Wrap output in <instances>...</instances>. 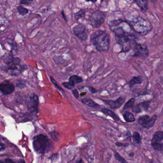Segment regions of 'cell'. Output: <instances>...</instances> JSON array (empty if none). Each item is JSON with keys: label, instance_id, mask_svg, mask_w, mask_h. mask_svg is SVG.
I'll use <instances>...</instances> for the list:
<instances>
[{"label": "cell", "instance_id": "cell-14", "mask_svg": "<svg viewBox=\"0 0 163 163\" xmlns=\"http://www.w3.org/2000/svg\"><path fill=\"white\" fill-rule=\"evenodd\" d=\"M82 102L86 106H88L91 108H97L100 107L98 103L95 102L94 101L89 98H84L81 100Z\"/></svg>", "mask_w": 163, "mask_h": 163}, {"label": "cell", "instance_id": "cell-9", "mask_svg": "<svg viewBox=\"0 0 163 163\" xmlns=\"http://www.w3.org/2000/svg\"><path fill=\"white\" fill-rule=\"evenodd\" d=\"M125 98L119 97L115 101L103 100V102L108 106L111 108L118 109L124 103Z\"/></svg>", "mask_w": 163, "mask_h": 163}, {"label": "cell", "instance_id": "cell-2", "mask_svg": "<svg viewBox=\"0 0 163 163\" xmlns=\"http://www.w3.org/2000/svg\"><path fill=\"white\" fill-rule=\"evenodd\" d=\"M128 23L134 31L142 35L147 34L153 29L151 24L140 16H136Z\"/></svg>", "mask_w": 163, "mask_h": 163}, {"label": "cell", "instance_id": "cell-23", "mask_svg": "<svg viewBox=\"0 0 163 163\" xmlns=\"http://www.w3.org/2000/svg\"><path fill=\"white\" fill-rule=\"evenodd\" d=\"M17 9L19 14H21V15H23V16H24L28 13V9L27 8H24V7H23V6H21V5L18 6L17 7Z\"/></svg>", "mask_w": 163, "mask_h": 163}, {"label": "cell", "instance_id": "cell-37", "mask_svg": "<svg viewBox=\"0 0 163 163\" xmlns=\"http://www.w3.org/2000/svg\"><path fill=\"white\" fill-rule=\"evenodd\" d=\"M134 153L133 152L130 153L129 154V156H134Z\"/></svg>", "mask_w": 163, "mask_h": 163}, {"label": "cell", "instance_id": "cell-5", "mask_svg": "<svg viewBox=\"0 0 163 163\" xmlns=\"http://www.w3.org/2000/svg\"><path fill=\"white\" fill-rule=\"evenodd\" d=\"M134 51V57L139 58L141 59H146L149 55V51L147 46L145 44H138L136 43L133 48Z\"/></svg>", "mask_w": 163, "mask_h": 163}, {"label": "cell", "instance_id": "cell-16", "mask_svg": "<svg viewBox=\"0 0 163 163\" xmlns=\"http://www.w3.org/2000/svg\"><path fill=\"white\" fill-rule=\"evenodd\" d=\"M82 82H83L82 78L76 75L71 76L69 79V82L73 86H75V84L81 83Z\"/></svg>", "mask_w": 163, "mask_h": 163}, {"label": "cell", "instance_id": "cell-41", "mask_svg": "<svg viewBox=\"0 0 163 163\" xmlns=\"http://www.w3.org/2000/svg\"></svg>", "mask_w": 163, "mask_h": 163}, {"label": "cell", "instance_id": "cell-10", "mask_svg": "<svg viewBox=\"0 0 163 163\" xmlns=\"http://www.w3.org/2000/svg\"><path fill=\"white\" fill-rule=\"evenodd\" d=\"M150 107V102L144 101L138 103L133 108L132 111L135 113H140L142 112L147 111Z\"/></svg>", "mask_w": 163, "mask_h": 163}, {"label": "cell", "instance_id": "cell-22", "mask_svg": "<svg viewBox=\"0 0 163 163\" xmlns=\"http://www.w3.org/2000/svg\"><path fill=\"white\" fill-rule=\"evenodd\" d=\"M114 152V155L116 160L118 161L121 163H129L124 158L122 157L116 151H113Z\"/></svg>", "mask_w": 163, "mask_h": 163}, {"label": "cell", "instance_id": "cell-38", "mask_svg": "<svg viewBox=\"0 0 163 163\" xmlns=\"http://www.w3.org/2000/svg\"><path fill=\"white\" fill-rule=\"evenodd\" d=\"M87 94V93L86 92H82V93H81V94H80V96H85V95Z\"/></svg>", "mask_w": 163, "mask_h": 163}, {"label": "cell", "instance_id": "cell-31", "mask_svg": "<svg viewBox=\"0 0 163 163\" xmlns=\"http://www.w3.org/2000/svg\"><path fill=\"white\" fill-rule=\"evenodd\" d=\"M72 92H73V95L75 96V97L76 99H78L79 97V95L78 91L77 89H74L72 90Z\"/></svg>", "mask_w": 163, "mask_h": 163}, {"label": "cell", "instance_id": "cell-34", "mask_svg": "<svg viewBox=\"0 0 163 163\" xmlns=\"http://www.w3.org/2000/svg\"><path fill=\"white\" fill-rule=\"evenodd\" d=\"M4 149L3 145L0 143V151H3Z\"/></svg>", "mask_w": 163, "mask_h": 163}, {"label": "cell", "instance_id": "cell-30", "mask_svg": "<svg viewBox=\"0 0 163 163\" xmlns=\"http://www.w3.org/2000/svg\"><path fill=\"white\" fill-rule=\"evenodd\" d=\"M0 163H15L13 160L10 159H6L4 160H1Z\"/></svg>", "mask_w": 163, "mask_h": 163}, {"label": "cell", "instance_id": "cell-26", "mask_svg": "<svg viewBox=\"0 0 163 163\" xmlns=\"http://www.w3.org/2000/svg\"><path fill=\"white\" fill-rule=\"evenodd\" d=\"M50 79H51V82H52V83H53V84H54V85H55V87H56L58 89H59V90L61 91L64 92V90L62 89V88L60 87H59V86L57 85V84L56 83V81L54 79V78H53V77L50 76Z\"/></svg>", "mask_w": 163, "mask_h": 163}, {"label": "cell", "instance_id": "cell-28", "mask_svg": "<svg viewBox=\"0 0 163 163\" xmlns=\"http://www.w3.org/2000/svg\"><path fill=\"white\" fill-rule=\"evenodd\" d=\"M62 85L65 88L69 90L72 89L74 87V86H75L70 84L69 82H64L62 84Z\"/></svg>", "mask_w": 163, "mask_h": 163}, {"label": "cell", "instance_id": "cell-3", "mask_svg": "<svg viewBox=\"0 0 163 163\" xmlns=\"http://www.w3.org/2000/svg\"><path fill=\"white\" fill-rule=\"evenodd\" d=\"M52 143L47 136L45 134H40L36 135L33 140V147L36 153L40 154L47 153L51 148Z\"/></svg>", "mask_w": 163, "mask_h": 163}, {"label": "cell", "instance_id": "cell-15", "mask_svg": "<svg viewBox=\"0 0 163 163\" xmlns=\"http://www.w3.org/2000/svg\"><path fill=\"white\" fill-rule=\"evenodd\" d=\"M143 82L142 77L141 76L134 77L129 82L130 87L134 86L135 85H140Z\"/></svg>", "mask_w": 163, "mask_h": 163}, {"label": "cell", "instance_id": "cell-25", "mask_svg": "<svg viewBox=\"0 0 163 163\" xmlns=\"http://www.w3.org/2000/svg\"><path fill=\"white\" fill-rule=\"evenodd\" d=\"M50 134H51V137L55 141H58L59 140V138H60V135L57 132L55 131H53Z\"/></svg>", "mask_w": 163, "mask_h": 163}, {"label": "cell", "instance_id": "cell-17", "mask_svg": "<svg viewBox=\"0 0 163 163\" xmlns=\"http://www.w3.org/2000/svg\"><path fill=\"white\" fill-rule=\"evenodd\" d=\"M101 111L104 114H107V115L110 116L111 118H112L114 120L116 121L120 120V118L118 116L116 115L111 110L104 108Z\"/></svg>", "mask_w": 163, "mask_h": 163}, {"label": "cell", "instance_id": "cell-32", "mask_svg": "<svg viewBox=\"0 0 163 163\" xmlns=\"http://www.w3.org/2000/svg\"><path fill=\"white\" fill-rule=\"evenodd\" d=\"M88 89L89 91L91 92H92V94H95L97 92V90L95 89L94 88L92 87H89Z\"/></svg>", "mask_w": 163, "mask_h": 163}, {"label": "cell", "instance_id": "cell-39", "mask_svg": "<svg viewBox=\"0 0 163 163\" xmlns=\"http://www.w3.org/2000/svg\"><path fill=\"white\" fill-rule=\"evenodd\" d=\"M19 163H25V162L24 161H23V160H20V161L18 162Z\"/></svg>", "mask_w": 163, "mask_h": 163}, {"label": "cell", "instance_id": "cell-7", "mask_svg": "<svg viewBox=\"0 0 163 163\" xmlns=\"http://www.w3.org/2000/svg\"><path fill=\"white\" fill-rule=\"evenodd\" d=\"M73 33L75 36L82 40L87 41L88 37V32L86 26L83 24H78L73 28Z\"/></svg>", "mask_w": 163, "mask_h": 163}, {"label": "cell", "instance_id": "cell-27", "mask_svg": "<svg viewBox=\"0 0 163 163\" xmlns=\"http://www.w3.org/2000/svg\"><path fill=\"white\" fill-rule=\"evenodd\" d=\"M33 0H20V4H25V5H30L33 2Z\"/></svg>", "mask_w": 163, "mask_h": 163}, {"label": "cell", "instance_id": "cell-6", "mask_svg": "<svg viewBox=\"0 0 163 163\" xmlns=\"http://www.w3.org/2000/svg\"><path fill=\"white\" fill-rule=\"evenodd\" d=\"M157 119V116L154 115L152 118L148 115H144L138 118V122L145 129H149L153 127Z\"/></svg>", "mask_w": 163, "mask_h": 163}, {"label": "cell", "instance_id": "cell-36", "mask_svg": "<svg viewBox=\"0 0 163 163\" xmlns=\"http://www.w3.org/2000/svg\"><path fill=\"white\" fill-rule=\"evenodd\" d=\"M76 163H84V162H83V160L82 159H80L78 161H77Z\"/></svg>", "mask_w": 163, "mask_h": 163}, {"label": "cell", "instance_id": "cell-20", "mask_svg": "<svg viewBox=\"0 0 163 163\" xmlns=\"http://www.w3.org/2000/svg\"><path fill=\"white\" fill-rule=\"evenodd\" d=\"M133 141L134 143L136 144H140L141 143V137L140 134H139L138 132L134 133L132 136Z\"/></svg>", "mask_w": 163, "mask_h": 163}, {"label": "cell", "instance_id": "cell-29", "mask_svg": "<svg viewBox=\"0 0 163 163\" xmlns=\"http://www.w3.org/2000/svg\"><path fill=\"white\" fill-rule=\"evenodd\" d=\"M115 145L116 146H118V147H127V146H129V144L128 143H123L119 142L115 143Z\"/></svg>", "mask_w": 163, "mask_h": 163}, {"label": "cell", "instance_id": "cell-19", "mask_svg": "<svg viewBox=\"0 0 163 163\" xmlns=\"http://www.w3.org/2000/svg\"><path fill=\"white\" fill-rule=\"evenodd\" d=\"M85 16H86V11L84 9H81L74 14L75 20L77 21L82 18H84Z\"/></svg>", "mask_w": 163, "mask_h": 163}, {"label": "cell", "instance_id": "cell-21", "mask_svg": "<svg viewBox=\"0 0 163 163\" xmlns=\"http://www.w3.org/2000/svg\"><path fill=\"white\" fill-rule=\"evenodd\" d=\"M134 103H135V99L134 98H132L125 103L124 107V109H129L132 108L133 107Z\"/></svg>", "mask_w": 163, "mask_h": 163}, {"label": "cell", "instance_id": "cell-13", "mask_svg": "<svg viewBox=\"0 0 163 163\" xmlns=\"http://www.w3.org/2000/svg\"><path fill=\"white\" fill-rule=\"evenodd\" d=\"M133 1L142 11H146L148 10V3L147 0H133Z\"/></svg>", "mask_w": 163, "mask_h": 163}, {"label": "cell", "instance_id": "cell-1", "mask_svg": "<svg viewBox=\"0 0 163 163\" xmlns=\"http://www.w3.org/2000/svg\"><path fill=\"white\" fill-rule=\"evenodd\" d=\"M91 42L98 51L107 52L110 43L109 35L106 31L99 30L91 35Z\"/></svg>", "mask_w": 163, "mask_h": 163}, {"label": "cell", "instance_id": "cell-18", "mask_svg": "<svg viewBox=\"0 0 163 163\" xmlns=\"http://www.w3.org/2000/svg\"><path fill=\"white\" fill-rule=\"evenodd\" d=\"M123 118L124 120L127 122L132 123L135 121V119L134 115L130 112L126 111L123 114Z\"/></svg>", "mask_w": 163, "mask_h": 163}, {"label": "cell", "instance_id": "cell-4", "mask_svg": "<svg viewBox=\"0 0 163 163\" xmlns=\"http://www.w3.org/2000/svg\"><path fill=\"white\" fill-rule=\"evenodd\" d=\"M106 19V13L101 11H95L90 15L88 19L89 24L93 28H98L103 24Z\"/></svg>", "mask_w": 163, "mask_h": 163}, {"label": "cell", "instance_id": "cell-24", "mask_svg": "<svg viewBox=\"0 0 163 163\" xmlns=\"http://www.w3.org/2000/svg\"><path fill=\"white\" fill-rule=\"evenodd\" d=\"M152 146L153 147L154 150L163 152V142L157 144L153 145H152Z\"/></svg>", "mask_w": 163, "mask_h": 163}, {"label": "cell", "instance_id": "cell-40", "mask_svg": "<svg viewBox=\"0 0 163 163\" xmlns=\"http://www.w3.org/2000/svg\"><path fill=\"white\" fill-rule=\"evenodd\" d=\"M149 163H154V161H153V160H151V161L149 162Z\"/></svg>", "mask_w": 163, "mask_h": 163}, {"label": "cell", "instance_id": "cell-8", "mask_svg": "<svg viewBox=\"0 0 163 163\" xmlns=\"http://www.w3.org/2000/svg\"><path fill=\"white\" fill-rule=\"evenodd\" d=\"M38 106H39V100L37 96L33 95L30 97L28 102V108L33 112L38 113Z\"/></svg>", "mask_w": 163, "mask_h": 163}, {"label": "cell", "instance_id": "cell-12", "mask_svg": "<svg viewBox=\"0 0 163 163\" xmlns=\"http://www.w3.org/2000/svg\"><path fill=\"white\" fill-rule=\"evenodd\" d=\"M163 140V132L162 131H158L154 134L151 140V145L160 143Z\"/></svg>", "mask_w": 163, "mask_h": 163}, {"label": "cell", "instance_id": "cell-35", "mask_svg": "<svg viewBox=\"0 0 163 163\" xmlns=\"http://www.w3.org/2000/svg\"><path fill=\"white\" fill-rule=\"evenodd\" d=\"M88 2H91L92 3H95L97 1V0H87ZM101 1H103V0H101Z\"/></svg>", "mask_w": 163, "mask_h": 163}, {"label": "cell", "instance_id": "cell-33", "mask_svg": "<svg viewBox=\"0 0 163 163\" xmlns=\"http://www.w3.org/2000/svg\"><path fill=\"white\" fill-rule=\"evenodd\" d=\"M62 14L63 18H64V19H65V20H66L67 22L66 17V15H65V13H64V11H62Z\"/></svg>", "mask_w": 163, "mask_h": 163}, {"label": "cell", "instance_id": "cell-11", "mask_svg": "<svg viewBox=\"0 0 163 163\" xmlns=\"http://www.w3.org/2000/svg\"><path fill=\"white\" fill-rule=\"evenodd\" d=\"M14 90V87L12 84L5 82L0 84V91L4 95H9Z\"/></svg>", "mask_w": 163, "mask_h": 163}]
</instances>
